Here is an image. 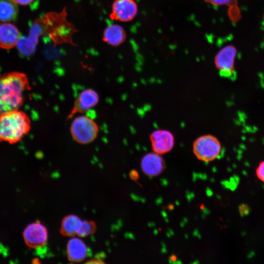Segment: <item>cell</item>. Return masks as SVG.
<instances>
[{
	"label": "cell",
	"mask_w": 264,
	"mask_h": 264,
	"mask_svg": "<svg viewBox=\"0 0 264 264\" xmlns=\"http://www.w3.org/2000/svg\"><path fill=\"white\" fill-rule=\"evenodd\" d=\"M28 78L21 72L12 71L0 76V115L18 110L23 104L25 94L30 89Z\"/></svg>",
	"instance_id": "6da1fadb"
},
{
	"label": "cell",
	"mask_w": 264,
	"mask_h": 264,
	"mask_svg": "<svg viewBox=\"0 0 264 264\" xmlns=\"http://www.w3.org/2000/svg\"><path fill=\"white\" fill-rule=\"evenodd\" d=\"M28 115L20 109L0 115V141L14 144L20 141L31 130Z\"/></svg>",
	"instance_id": "7a4b0ae2"
},
{
	"label": "cell",
	"mask_w": 264,
	"mask_h": 264,
	"mask_svg": "<svg viewBox=\"0 0 264 264\" xmlns=\"http://www.w3.org/2000/svg\"><path fill=\"white\" fill-rule=\"evenodd\" d=\"M99 127L90 117L80 115L75 117L70 127L72 138L81 144H88L94 141L99 133Z\"/></svg>",
	"instance_id": "3957f363"
},
{
	"label": "cell",
	"mask_w": 264,
	"mask_h": 264,
	"mask_svg": "<svg viewBox=\"0 0 264 264\" xmlns=\"http://www.w3.org/2000/svg\"><path fill=\"white\" fill-rule=\"evenodd\" d=\"M193 148L196 157L204 162L215 160L221 152L220 141L216 137L210 134L203 135L197 138L193 143Z\"/></svg>",
	"instance_id": "277c9868"
},
{
	"label": "cell",
	"mask_w": 264,
	"mask_h": 264,
	"mask_svg": "<svg viewBox=\"0 0 264 264\" xmlns=\"http://www.w3.org/2000/svg\"><path fill=\"white\" fill-rule=\"evenodd\" d=\"M237 50L232 45H227L220 49L214 59L215 65L221 76L234 80L236 72L234 63Z\"/></svg>",
	"instance_id": "5b68a950"
},
{
	"label": "cell",
	"mask_w": 264,
	"mask_h": 264,
	"mask_svg": "<svg viewBox=\"0 0 264 264\" xmlns=\"http://www.w3.org/2000/svg\"><path fill=\"white\" fill-rule=\"evenodd\" d=\"M95 229L93 221L82 220L77 216L70 215L63 220L61 231L65 236L85 237L94 233Z\"/></svg>",
	"instance_id": "8992f818"
},
{
	"label": "cell",
	"mask_w": 264,
	"mask_h": 264,
	"mask_svg": "<svg viewBox=\"0 0 264 264\" xmlns=\"http://www.w3.org/2000/svg\"><path fill=\"white\" fill-rule=\"evenodd\" d=\"M26 244L31 248H40L46 243L48 233L45 227L39 222L28 225L23 232Z\"/></svg>",
	"instance_id": "52a82bcc"
},
{
	"label": "cell",
	"mask_w": 264,
	"mask_h": 264,
	"mask_svg": "<svg viewBox=\"0 0 264 264\" xmlns=\"http://www.w3.org/2000/svg\"><path fill=\"white\" fill-rule=\"evenodd\" d=\"M110 17L122 22L132 20L138 12V6L134 0H115L112 5Z\"/></svg>",
	"instance_id": "ba28073f"
},
{
	"label": "cell",
	"mask_w": 264,
	"mask_h": 264,
	"mask_svg": "<svg viewBox=\"0 0 264 264\" xmlns=\"http://www.w3.org/2000/svg\"><path fill=\"white\" fill-rule=\"evenodd\" d=\"M99 100V95L96 91L91 88L84 90L75 99L67 119H70L76 114H82L88 111L97 105Z\"/></svg>",
	"instance_id": "9c48e42d"
},
{
	"label": "cell",
	"mask_w": 264,
	"mask_h": 264,
	"mask_svg": "<svg viewBox=\"0 0 264 264\" xmlns=\"http://www.w3.org/2000/svg\"><path fill=\"white\" fill-rule=\"evenodd\" d=\"M150 140L154 152L159 154L170 152L175 143L173 134L165 130H158L152 132L150 135Z\"/></svg>",
	"instance_id": "30bf717a"
},
{
	"label": "cell",
	"mask_w": 264,
	"mask_h": 264,
	"mask_svg": "<svg viewBox=\"0 0 264 264\" xmlns=\"http://www.w3.org/2000/svg\"><path fill=\"white\" fill-rule=\"evenodd\" d=\"M141 167L143 173L150 176L160 175L165 166L163 158L155 153H150L144 155L141 161Z\"/></svg>",
	"instance_id": "8fae6325"
},
{
	"label": "cell",
	"mask_w": 264,
	"mask_h": 264,
	"mask_svg": "<svg viewBox=\"0 0 264 264\" xmlns=\"http://www.w3.org/2000/svg\"><path fill=\"white\" fill-rule=\"evenodd\" d=\"M19 29L9 22L0 24V47L3 49H11L17 45L20 38Z\"/></svg>",
	"instance_id": "7c38bea8"
},
{
	"label": "cell",
	"mask_w": 264,
	"mask_h": 264,
	"mask_svg": "<svg viewBox=\"0 0 264 264\" xmlns=\"http://www.w3.org/2000/svg\"><path fill=\"white\" fill-rule=\"evenodd\" d=\"M66 250L69 260L73 262L83 261L88 255L87 245L81 239L76 237L68 241Z\"/></svg>",
	"instance_id": "4fadbf2b"
},
{
	"label": "cell",
	"mask_w": 264,
	"mask_h": 264,
	"mask_svg": "<svg viewBox=\"0 0 264 264\" xmlns=\"http://www.w3.org/2000/svg\"><path fill=\"white\" fill-rule=\"evenodd\" d=\"M126 38L124 29L119 24H112L105 29L103 40L109 45L117 46L123 43Z\"/></svg>",
	"instance_id": "5bb4252c"
},
{
	"label": "cell",
	"mask_w": 264,
	"mask_h": 264,
	"mask_svg": "<svg viewBox=\"0 0 264 264\" xmlns=\"http://www.w3.org/2000/svg\"><path fill=\"white\" fill-rule=\"evenodd\" d=\"M13 0H0V23L14 20L18 14V8Z\"/></svg>",
	"instance_id": "9a60e30c"
},
{
	"label": "cell",
	"mask_w": 264,
	"mask_h": 264,
	"mask_svg": "<svg viewBox=\"0 0 264 264\" xmlns=\"http://www.w3.org/2000/svg\"><path fill=\"white\" fill-rule=\"evenodd\" d=\"M37 43L29 36L22 37H20L17 46L22 56L29 57L35 52Z\"/></svg>",
	"instance_id": "2e32d148"
},
{
	"label": "cell",
	"mask_w": 264,
	"mask_h": 264,
	"mask_svg": "<svg viewBox=\"0 0 264 264\" xmlns=\"http://www.w3.org/2000/svg\"><path fill=\"white\" fill-rule=\"evenodd\" d=\"M204 1L214 6L227 5L230 7L237 5V0H204Z\"/></svg>",
	"instance_id": "e0dca14e"
},
{
	"label": "cell",
	"mask_w": 264,
	"mask_h": 264,
	"mask_svg": "<svg viewBox=\"0 0 264 264\" xmlns=\"http://www.w3.org/2000/svg\"><path fill=\"white\" fill-rule=\"evenodd\" d=\"M256 174L257 177L262 182H264V161L259 164L256 169Z\"/></svg>",
	"instance_id": "ac0fdd59"
},
{
	"label": "cell",
	"mask_w": 264,
	"mask_h": 264,
	"mask_svg": "<svg viewBox=\"0 0 264 264\" xmlns=\"http://www.w3.org/2000/svg\"><path fill=\"white\" fill-rule=\"evenodd\" d=\"M9 248L5 247L2 243L0 242V254H2L3 257L5 258L9 255Z\"/></svg>",
	"instance_id": "d6986e66"
},
{
	"label": "cell",
	"mask_w": 264,
	"mask_h": 264,
	"mask_svg": "<svg viewBox=\"0 0 264 264\" xmlns=\"http://www.w3.org/2000/svg\"><path fill=\"white\" fill-rule=\"evenodd\" d=\"M248 206L246 205H241L239 207V212L242 216H245L249 212Z\"/></svg>",
	"instance_id": "ffe728a7"
},
{
	"label": "cell",
	"mask_w": 264,
	"mask_h": 264,
	"mask_svg": "<svg viewBox=\"0 0 264 264\" xmlns=\"http://www.w3.org/2000/svg\"><path fill=\"white\" fill-rule=\"evenodd\" d=\"M16 4L22 5H28L32 3L34 0H13Z\"/></svg>",
	"instance_id": "44dd1931"
}]
</instances>
